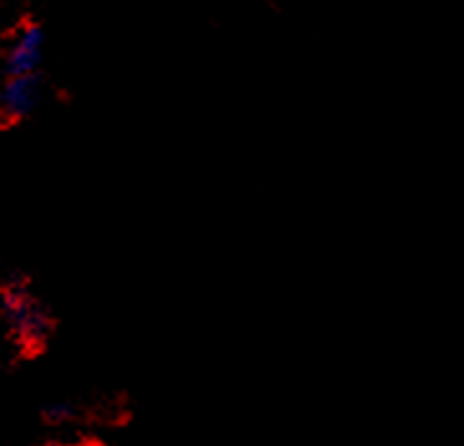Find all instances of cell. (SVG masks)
<instances>
[{
    "instance_id": "obj_5",
    "label": "cell",
    "mask_w": 464,
    "mask_h": 446,
    "mask_svg": "<svg viewBox=\"0 0 464 446\" xmlns=\"http://www.w3.org/2000/svg\"><path fill=\"white\" fill-rule=\"evenodd\" d=\"M46 446H87V444H46Z\"/></svg>"
},
{
    "instance_id": "obj_2",
    "label": "cell",
    "mask_w": 464,
    "mask_h": 446,
    "mask_svg": "<svg viewBox=\"0 0 464 446\" xmlns=\"http://www.w3.org/2000/svg\"><path fill=\"white\" fill-rule=\"evenodd\" d=\"M42 80L39 74H24V77H8L0 87V115L8 121H21L39 102Z\"/></svg>"
},
{
    "instance_id": "obj_1",
    "label": "cell",
    "mask_w": 464,
    "mask_h": 446,
    "mask_svg": "<svg viewBox=\"0 0 464 446\" xmlns=\"http://www.w3.org/2000/svg\"><path fill=\"white\" fill-rule=\"evenodd\" d=\"M0 309L3 316L8 319V325L14 326L15 337L24 344L31 347H42L49 332H52V319L49 314L42 309V304L36 298H31L26 291H5L0 296Z\"/></svg>"
},
{
    "instance_id": "obj_4",
    "label": "cell",
    "mask_w": 464,
    "mask_h": 446,
    "mask_svg": "<svg viewBox=\"0 0 464 446\" xmlns=\"http://www.w3.org/2000/svg\"><path fill=\"white\" fill-rule=\"evenodd\" d=\"M72 413H74V411H72V406H69V403H54V406L46 411L49 421H56V423L72 419Z\"/></svg>"
},
{
    "instance_id": "obj_3",
    "label": "cell",
    "mask_w": 464,
    "mask_h": 446,
    "mask_svg": "<svg viewBox=\"0 0 464 446\" xmlns=\"http://www.w3.org/2000/svg\"><path fill=\"white\" fill-rule=\"evenodd\" d=\"M44 54V31L36 24H26L18 31L14 46L5 56V69L8 77H24V74H36V67Z\"/></svg>"
}]
</instances>
